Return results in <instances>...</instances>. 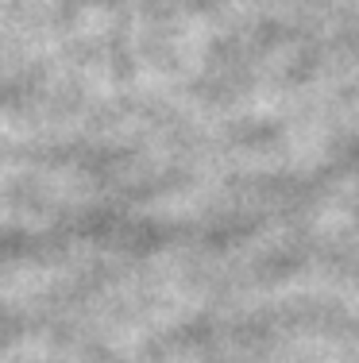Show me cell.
I'll return each instance as SVG.
<instances>
[]
</instances>
